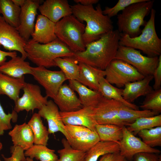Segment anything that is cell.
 <instances>
[{"instance_id":"1","label":"cell","mask_w":161,"mask_h":161,"mask_svg":"<svg viewBox=\"0 0 161 161\" xmlns=\"http://www.w3.org/2000/svg\"><path fill=\"white\" fill-rule=\"evenodd\" d=\"M120 36L117 30H113L88 44L84 51L75 53L72 57L78 63L104 70L115 59Z\"/></svg>"},{"instance_id":"2","label":"cell","mask_w":161,"mask_h":161,"mask_svg":"<svg viewBox=\"0 0 161 161\" xmlns=\"http://www.w3.org/2000/svg\"><path fill=\"white\" fill-rule=\"evenodd\" d=\"M71 7L72 14L81 22L86 23L83 35L85 46L113 30L112 20L103 14L100 4H97L95 8L92 5L83 6L79 4L71 6Z\"/></svg>"},{"instance_id":"3","label":"cell","mask_w":161,"mask_h":161,"mask_svg":"<svg viewBox=\"0 0 161 161\" xmlns=\"http://www.w3.org/2000/svg\"><path fill=\"white\" fill-rule=\"evenodd\" d=\"M27 58L37 66L46 68L55 66V60L58 58L72 57L75 53L57 38L46 44L27 41L24 47Z\"/></svg>"},{"instance_id":"4","label":"cell","mask_w":161,"mask_h":161,"mask_svg":"<svg viewBox=\"0 0 161 161\" xmlns=\"http://www.w3.org/2000/svg\"><path fill=\"white\" fill-rule=\"evenodd\" d=\"M150 13V18L140 35L131 38L120 33V45L139 49L149 57L161 55V39L157 35L155 27L156 11L153 8Z\"/></svg>"},{"instance_id":"5","label":"cell","mask_w":161,"mask_h":161,"mask_svg":"<svg viewBox=\"0 0 161 161\" xmlns=\"http://www.w3.org/2000/svg\"><path fill=\"white\" fill-rule=\"evenodd\" d=\"M154 2V0H144L126 8L117 15L119 32L131 38L140 35L141 32L140 27L146 24L144 18L150 13Z\"/></svg>"},{"instance_id":"6","label":"cell","mask_w":161,"mask_h":161,"mask_svg":"<svg viewBox=\"0 0 161 161\" xmlns=\"http://www.w3.org/2000/svg\"><path fill=\"white\" fill-rule=\"evenodd\" d=\"M85 26L72 15L55 23V34L57 38L74 53L81 52L86 48L83 40Z\"/></svg>"},{"instance_id":"7","label":"cell","mask_w":161,"mask_h":161,"mask_svg":"<svg viewBox=\"0 0 161 161\" xmlns=\"http://www.w3.org/2000/svg\"><path fill=\"white\" fill-rule=\"evenodd\" d=\"M104 70L106 79L119 88L145 77L133 66L119 59H114Z\"/></svg>"},{"instance_id":"8","label":"cell","mask_w":161,"mask_h":161,"mask_svg":"<svg viewBox=\"0 0 161 161\" xmlns=\"http://www.w3.org/2000/svg\"><path fill=\"white\" fill-rule=\"evenodd\" d=\"M114 59L126 62L144 76L152 75L159 62V56L149 57L129 47L120 45Z\"/></svg>"},{"instance_id":"9","label":"cell","mask_w":161,"mask_h":161,"mask_svg":"<svg viewBox=\"0 0 161 161\" xmlns=\"http://www.w3.org/2000/svg\"><path fill=\"white\" fill-rule=\"evenodd\" d=\"M32 75L34 79L45 89L46 95L53 99L56 96L63 83L67 79L60 71H52L42 66L32 68Z\"/></svg>"},{"instance_id":"10","label":"cell","mask_w":161,"mask_h":161,"mask_svg":"<svg viewBox=\"0 0 161 161\" xmlns=\"http://www.w3.org/2000/svg\"><path fill=\"white\" fill-rule=\"evenodd\" d=\"M24 94L15 102L14 110L17 113L26 110H39L48 102V97L43 96L40 87L32 83H26L23 89Z\"/></svg>"},{"instance_id":"11","label":"cell","mask_w":161,"mask_h":161,"mask_svg":"<svg viewBox=\"0 0 161 161\" xmlns=\"http://www.w3.org/2000/svg\"><path fill=\"white\" fill-rule=\"evenodd\" d=\"M123 135L119 142L120 153L127 160H131L136 154L141 152L160 154L159 149L151 147L145 144L140 138L136 137L127 129L122 126Z\"/></svg>"},{"instance_id":"12","label":"cell","mask_w":161,"mask_h":161,"mask_svg":"<svg viewBox=\"0 0 161 161\" xmlns=\"http://www.w3.org/2000/svg\"><path fill=\"white\" fill-rule=\"evenodd\" d=\"M27 41L16 29L7 23L0 16V45L9 51H18L24 59L27 58L24 47Z\"/></svg>"},{"instance_id":"13","label":"cell","mask_w":161,"mask_h":161,"mask_svg":"<svg viewBox=\"0 0 161 161\" xmlns=\"http://www.w3.org/2000/svg\"><path fill=\"white\" fill-rule=\"evenodd\" d=\"M124 105H125L120 102L101 96L93 108L94 116L97 124L117 125L119 111Z\"/></svg>"},{"instance_id":"14","label":"cell","mask_w":161,"mask_h":161,"mask_svg":"<svg viewBox=\"0 0 161 161\" xmlns=\"http://www.w3.org/2000/svg\"><path fill=\"white\" fill-rule=\"evenodd\" d=\"M41 2L39 0H26L21 7L19 25L16 29L27 41L33 32L35 19Z\"/></svg>"},{"instance_id":"15","label":"cell","mask_w":161,"mask_h":161,"mask_svg":"<svg viewBox=\"0 0 161 161\" xmlns=\"http://www.w3.org/2000/svg\"><path fill=\"white\" fill-rule=\"evenodd\" d=\"M38 113L47 120L49 134L60 132L67 140L69 139L70 137L65 129L59 108L53 101L48 100L47 103L39 110Z\"/></svg>"},{"instance_id":"16","label":"cell","mask_w":161,"mask_h":161,"mask_svg":"<svg viewBox=\"0 0 161 161\" xmlns=\"http://www.w3.org/2000/svg\"><path fill=\"white\" fill-rule=\"evenodd\" d=\"M38 10L41 14L55 23L72 14L71 6L67 0H46L40 5Z\"/></svg>"},{"instance_id":"17","label":"cell","mask_w":161,"mask_h":161,"mask_svg":"<svg viewBox=\"0 0 161 161\" xmlns=\"http://www.w3.org/2000/svg\"><path fill=\"white\" fill-rule=\"evenodd\" d=\"M93 108L91 107H83L73 112H60V114L65 125L83 126L92 131H95V126L97 124L94 117Z\"/></svg>"},{"instance_id":"18","label":"cell","mask_w":161,"mask_h":161,"mask_svg":"<svg viewBox=\"0 0 161 161\" xmlns=\"http://www.w3.org/2000/svg\"><path fill=\"white\" fill-rule=\"evenodd\" d=\"M69 85L65 83L61 86L53 101L61 112H69L79 110L83 107L75 92Z\"/></svg>"},{"instance_id":"19","label":"cell","mask_w":161,"mask_h":161,"mask_svg":"<svg viewBox=\"0 0 161 161\" xmlns=\"http://www.w3.org/2000/svg\"><path fill=\"white\" fill-rule=\"evenodd\" d=\"M55 23L46 17L41 14L38 15L31 40L41 44L55 40L57 38L55 32Z\"/></svg>"},{"instance_id":"20","label":"cell","mask_w":161,"mask_h":161,"mask_svg":"<svg viewBox=\"0 0 161 161\" xmlns=\"http://www.w3.org/2000/svg\"><path fill=\"white\" fill-rule=\"evenodd\" d=\"M153 75L145 76L143 79L126 84L123 90V97L126 101L131 103L141 96H146L153 90L150 86Z\"/></svg>"},{"instance_id":"21","label":"cell","mask_w":161,"mask_h":161,"mask_svg":"<svg viewBox=\"0 0 161 161\" xmlns=\"http://www.w3.org/2000/svg\"><path fill=\"white\" fill-rule=\"evenodd\" d=\"M21 57L16 56L11 58L0 66V72L15 78H20L25 74L32 73V67L30 63Z\"/></svg>"},{"instance_id":"22","label":"cell","mask_w":161,"mask_h":161,"mask_svg":"<svg viewBox=\"0 0 161 161\" xmlns=\"http://www.w3.org/2000/svg\"><path fill=\"white\" fill-rule=\"evenodd\" d=\"M78 63L80 70L77 81L92 90L98 91L100 80L105 77V70L82 63Z\"/></svg>"},{"instance_id":"23","label":"cell","mask_w":161,"mask_h":161,"mask_svg":"<svg viewBox=\"0 0 161 161\" xmlns=\"http://www.w3.org/2000/svg\"><path fill=\"white\" fill-rule=\"evenodd\" d=\"M14 146H18L24 151L28 149L34 144L32 131L28 123L16 125L8 133Z\"/></svg>"},{"instance_id":"24","label":"cell","mask_w":161,"mask_h":161,"mask_svg":"<svg viewBox=\"0 0 161 161\" xmlns=\"http://www.w3.org/2000/svg\"><path fill=\"white\" fill-rule=\"evenodd\" d=\"M26 83L24 76L15 78L0 72V95H6L15 102Z\"/></svg>"},{"instance_id":"25","label":"cell","mask_w":161,"mask_h":161,"mask_svg":"<svg viewBox=\"0 0 161 161\" xmlns=\"http://www.w3.org/2000/svg\"><path fill=\"white\" fill-rule=\"evenodd\" d=\"M69 86L79 96V99L83 107H94L101 96L98 91L87 88L75 80H69Z\"/></svg>"},{"instance_id":"26","label":"cell","mask_w":161,"mask_h":161,"mask_svg":"<svg viewBox=\"0 0 161 161\" xmlns=\"http://www.w3.org/2000/svg\"><path fill=\"white\" fill-rule=\"evenodd\" d=\"M123 90L114 86L109 83L105 77H102L100 80L98 91L102 96L120 102L132 109L139 110L137 106L124 99L123 97Z\"/></svg>"},{"instance_id":"27","label":"cell","mask_w":161,"mask_h":161,"mask_svg":"<svg viewBox=\"0 0 161 161\" xmlns=\"http://www.w3.org/2000/svg\"><path fill=\"white\" fill-rule=\"evenodd\" d=\"M119 151V143L100 141L86 152L83 161H97L104 154Z\"/></svg>"},{"instance_id":"28","label":"cell","mask_w":161,"mask_h":161,"mask_svg":"<svg viewBox=\"0 0 161 161\" xmlns=\"http://www.w3.org/2000/svg\"><path fill=\"white\" fill-rule=\"evenodd\" d=\"M156 115H157L154 112L150 111L134 109L124 105L119 111L117 125L120 126H127L138 118Z\"/></svg>"},{"instance_id":"29","label":"cell","mask_w":161,"mask_h":161,"mask_svg":"<svg viewBox=\"0 0 161 161\" xmlns=\"http://www.w3.org/2000/svg\"><path fill=\"white\" fill-rule=\"evenodd\" d=\"M95 129L100 141L119 143L122 139V126L111 124H96Z\"/></svg>"},{"instance_id":"30","label":"cell","mask_w":161,"mask_h":161,"mask_svg":"<svg viewBox=\"0 0 161 161\" xmlns=\"http://www.w3.org/2000/svg\"><path fill=\"white\" fill-rule=\"evenodd\" d=\"M27 123L33 133L34 144L47 146L49 133L48 129L44 125L41 117L39 114H34Z\"/></svg>"},{"instance_id":"31","label":"cell","mask_w":161,"mask_h":161,"mask_svg":"<svg viewBox=\"0 0 161 161\" xmlns=\"http://www.w3.org/2000/svg\"><path fill=\"white\" fill-rule=\"evenodd\" d=\"M21 10V7L12 0H0V14L7 23L16 29L19 25Z\"/></svg>"},{"instance_id":"32","label":"cell","mask_w":161,"mask_h":161,"mask_svg":"<svg viewBox=\"0 0 161 161\" xmlns=\"http://www.w3.org/2000/svg\"><path fill=\"white\" fill-rule=\"evenodd\" d=\"M77 63L72 57L58 58L55 60V66L60 69L67 80H78L80 68Z\"/></svg>"},{"instance_id":"33","label":"cell","mask_w":161,"mask_h":161,"mask_svg":"<svg viewBox=\"0 0 161 161\" xmlns=\"http://www.w3.org/2000/svg\"><path fill=\"white\" fill-rule=\"evenodd\" d=\"M54 150L49 148L46 145L34 144L26 150L24 154L26 157L40 161H57L58 158Z\"/></svg>"},{"instance_id":"34","label":"cell","mask_w":161,"mask_h":161,"mask_svg":"<svg viewBox=\"0 0 161 161\" xmlns=\"http://www.w3.org/2000/svg\"><path fill=\"white\" fill-rule=\"evenodd\" d=\"M160 126H161V114L138 118L126 128L135 136L142 130Z\"/></svg>"},{"instance_id":"35","label":"cell","mask_w":161,"mask_h":161,"mask_svg":"<svg viewBox=\"0 0 161 161\" xmlns=\"http://www.w3.org/2000/svg\"><path fill=\"white\" fill-rule=\"evenodd\" d=\"M100 141L96 131H92L88 135L78 139H70L67 141L74 149L86 152Z\"/></svg>"},{"instance_id":"36","label":"cell","mask_w":161,"mask_h":161,"mask_svg":"<svg viewBox=\"0 0 161 161\" xmlns=\"http://www.w3.org/2000/svg\"><path fill=\"white\" fill-rule=\"evenodd\" d=\"M61 142L63 148L58 151L59 158L57 161H83L86 152L73 149L65 138Z\"/></svg>"},{"instance_id":"37","label":"cell","mask_w":161,"mask_h":161,"mask_svg":"<svg viewBox=\"0 0 161 161\" xmlns=\"http://www.w3.org/2000/svg\"><path fill=\"white\" fill-rule=\"evenodd\" d=\"M140 107L145 110H149L156 115L161 112V88L153 90L145 96Z\"/></svg>"},{"instance_id":"38","label":"cell","mask_w":161,"mask_h":161,"mask_svg":"<svg viewBox=\"0 0 161 161\" xmlns=\"http://www.w3.org/2000/svg\"><path fill=\"white\" fill-rule=\"evenodd\" d=\"M137 134L145 144L151 147L161 146V126L142 130Z\"/></svg>"},{"instance_id":"39","label":"cell","mask_w":161,"mask_h":161,"mask_svg":"<svg viewBox=\"0 0 161 161\" xmlns=\"http://www.w3.org/2000/svg\"><path fill=\"white\" fill-rule=\"evenodd\" d=\"M17 118V113L14 110L11 113H6L0 103V136L4 134L5 131L12 129L11 121L16 122Z\"/></svg>"},{"instance_id":"40","label":"cell","mask_w":161,"mask_h":161,"mask_svg":"<svg viewBox=\"0 0 161 161\" xmlns=\"http://www.w3.org/2000/svg\"><path fill=\"white\" fill-rule=\"evenodd\" d=\"M143 0H119L116 4L112 7H105V9L103 10V13L104 15L107 16L111 18L117 15L120 11H122L129 5Z\"/></svg>"},{"instance_id":"41","label":"cell","mask_w":161,"mask_h":161,"mask_svg":"<svg viewBox=\"0 0 161 161\" xmlns=\"http://www.w3.org/2000/svg\"><path fill=\"white\" fill-rule=\"evenodd\" d=\"M66 130L70 139H78L86 136L92 131L87 128L81 126L65 125Z\"/></svg>"},{"instance_id":"42","label":"cell","mask_w":161,"mask_h":161,"mask_svg":"<svg viewBox=\"0 0 161 161\" xmlns=\"http://www.w3.org/2000/svg\"><path fill=\"white\" fill-rule=\"evenodd\" d=\"M11 156L6 157L2 154V157L4 161H26V158L24 154V150L18 146H12L10 148Z\"/></svg>"},{"instance_id":"43","label":"cell","mask_w":161,"mask_h":161,"mask_svg":"<svg viewBox=\"0 0 161 161\" xmlns=\"http://www.w3.org/2000/svg\"><path fill=\"white\" fill-rule=\"evenodd\" d=\"M154 153L141 152L135 154L133 161H161V155Z\"/></svg>"},{"instance_id":"44","label":"cell","mask_w":161,"mask_h":161,"mask_svg":"<svg viewBox=\"0 0 161 161\" xmlns=\"http://www.w3.org/2000/svg\"><path fill=\"white\" fill-rule=\"evenodd\" d=\"M159 62L153 74L154 83L152 87L154 90L161 88V55L159 56Z\"/></svg>"},{"instance_id":"45","label":"cell","mask_w":161,"mask_h":161,"mask_svg":"<svg viewBox=\"0 0 161 161\" xmlns=\"http://www.w3.org/2000/svg\"><path fill=\"white\" fill-rule=\"evenodd\" d=\"M99 161H127V160L119 151L104 154L100 157Z\"/></svg>"},{"instance_id":"46","label":"cell","mask_w":161,"mask_h":161,"mask_svg":"<svg viewBox=\"0 0 161 161\" xmlns=\"http://www.w3.org/2000/svg\"><path fill=\"white\" fill-rule=\"evenodd\" d=\"M1 46L0 45V66L6 61L7 57H10L12 58L17 56L16 52L3 51L1 49Z\"/></svg>"},{"instance_id":"47","label":"cell","mask_w":161,"mask_h":161,"mask_svg":"<svg viewBox=\"0 0 161 161\" xmlns=\"http://www.w3.org/2000/svg\"><path fill=\"white\" fill-rule=\"evenodd\" d=\"M76 4H79L83 6L93 5L97 3L98 0H74Z\"/></svg>"},{"instance_id":"48","label":"cell","mask_w":161,"mask_h":161,"mask_svg":"<svg viewBox=\"0 0 161 161\" xmlns=\"http://www.w3.org/2000/svg\"><path fill=\"white\" fill-rule=\"evenodd\" d=\"M16 5L21 7L24 4L26 0H12Z\"/></svg>"},{"instance_id":"49","label":"cell","mask_w":161,"mask_h":161,"mask_svg":"<svg viewBox=\"0 0 161 161\" xmlns=\"http://www.w3.org/2000/svg\"><path fill=\"white\" fill-rule=\"evenodd\" d=\"M26 161H34L33 159H31L29 157H26Z\"/></svg>"},{"instance_id":"50","label":"cell","mask_w":161,"mask_h":161,"mask_svg":"<svg viewBox=\"0 0 161 161\" xmlns=\"http://www.w3.org/2000/svg\"><path fill=\"white\" fill-rule=\"evenodd\" d=\"M3 145L1 143L0 140V151L2 148Z\"/></svg>"},{"instance_id":"51","label":"cell","mask_w":161,"mask_h":161,"mask_svg":"<svg viewBox=\"0 0 161 161\" xmlns=\"http://www.w3.org/2000/svg\"><path fill=\"white\" fill-rule=\"evenodd\" d=\"M0 161H1V160H0Z\"/></svg>"},{"instance_id":"52","label":"cell","mask_w":161,"mask_h":161,"mask_svg":"<svg viewBox=\"0 0 161 161\" xmlns=\"http://www.w3.org/2000/svg\"><path fill=\"white\" fill-rule=\"evenodd\" d=\"M127 161H128L127 160Z\"/></svg>"}]
</instances>
